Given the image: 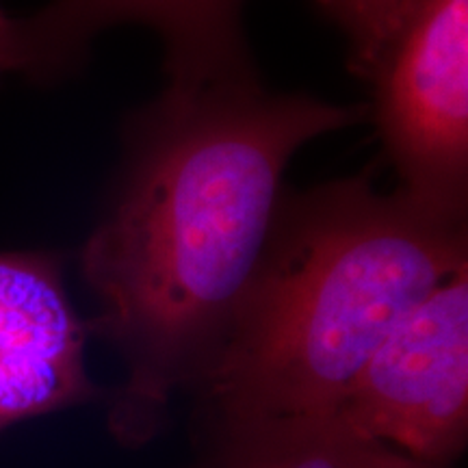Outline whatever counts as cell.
<instances>
[{
  "label": "cell",
  "instance_id": "cell-7",
  "mask_svg": "<svg viewBox=\"0 0 468 468\" xmlns=\"http://www.w3.org/2000/svg\"><path fill=\"white\" fill-rule=\"evenodd\" d=\"M202 468H442L349 430L330 414L221 430Z\"/></svg>",
  "mask_w": 468,
  "mask_h": 468
},
{
  "label": "cell",
  "instance_id": "cell-9",
  "mask_svg": "<svg viewBox=\"0 0 468 468\" xmlns=\"http://www.w3.org/2000/svg\"><path fill=\"white\" fill-rule=\"evenodd\" d=\"M9 74H22L37 83H55L72 74V69L58 55L37 14L14 17L0 7V80Z\"/></svg>",
  "mask_w": 468,
  "mask_h": 468
},
{
  "label": "cell",
  "instance_id": "cell-1",
  "mask_svg": "<svg viewBox=\"0 0 468 468\" xmlns=\"http://www.w3.org/2000/svg\"><path fill=\"white\" fill-rule=\"evenodd\" d=\"M365 115L250 76L167 83L126 117L107 204L80 250L98 303L90 327L126 367L109 410L115 438L148 441L176 390L207 376L259 271L291 159Z\"/></svg>",
  "mask_w": 468,
  "mask_h": 468
},
{
  "label": "cell",
  "instance_id": "cell-5",
  "mask_svg": "<svg viewBox=\"0 0 468 468\" xmlns=\"http://www.w3.org/2000/svg\"><path fill=\"white\" fill-rule=\"evenodd\" d=\"M90 335L61 256L0 250V431L98 399L85 360Z\"/></svg>",
  "mask_w": 468,
  "mask_h": 468
},
{
  "label": "cell",
  "instance_id": "cell-2",
  "mask_svg": "<svg viewBox=\"0 0 468 468\" xmlns=\"http://www.w3.org/2000/svg\"><path fill=\"white\" fill-rule=\"evenodd\" d=\"M468 215L351 176L284 193L197 388L221 430L327 414L438 286L468 267Z\"/></svg>",
  "mask_w": 468,
  "mask_h": 468
},
{
  "label": "cell",
  "instance_id": "cell-6",
  "mask_svg": "<svg viewBox=\"0 0 468 468\" xmlns=\"http://www.w3.org/2000/svg\"><path fill=\"white\" fill-rule=\"evenodd\" d=\"M243 7L245 0H50L37 16L72 72L104 28L142 25L161 37L169 85H204L259 76Z\"/></svg>",
  "mask_w": 468,
  "mask_h": 468
},
{
  "label": "cell",
  "instance_id": "cell-3",
  "mask_svg": "<svg viewBox=\"0 0 468 468\" xmlns=\"http://www.w3.org/2000/svg\"><path fill=\"white\" fill-rule=\"evenodd\" d=\"M367 80L397 189L466 213L468 0H408Z\"/></svg>",
  "mask_w": 468,
  "mask_h": 468
},
{
  "label": "cell",
  "instance_id": "cell-8",
  "mask_svg": "<svg viewBox=\"0 0 468 468\" xmlns=\"http://www.w3.org/2000/svg\"><path fill=\"white\" fill-rule=\"evenodd\" d=\"M341 28L349 46V68L367 80L399 25L408 0H314Z\"/></svg>",
  "mask_w": 468,
  "mask_h": 468
},
{
  "label": "cell",
  "instance_id": "cell-4",
  "mask_svg": "<svg viewBox=\"0 0 468 468\" xmlns=\"http://www.w3.org/2000/svg\"><path fill=\"white\" fill-rule=\"evenodd\" d=\"M349 430L444 466L468 438V267L412 310L330 408Z\"/></svg>",
  "mask_w": 468,
  "mask_h": 468
}]
</instances>
